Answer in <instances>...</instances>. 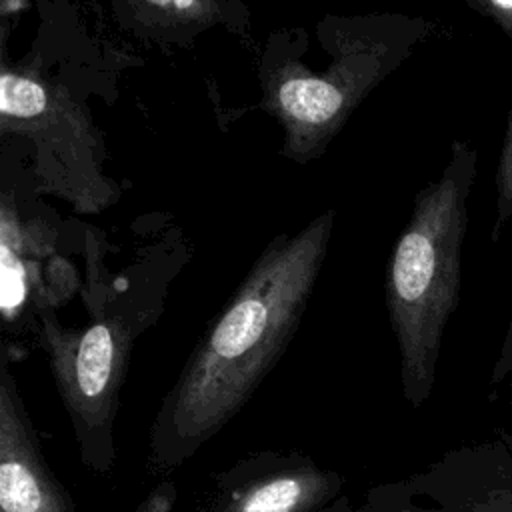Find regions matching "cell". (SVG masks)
<instances>
[{
    "label": "cell",
    "instance_id": "3",
    "mask_svg": "<svg viewBox=\"0 0 512 512\" xmlns=\"http://www.w3.org/2000/svg\"><path fill=\"white\" fill-rule=\"evenodd\" d=\"M432 30L424 18L386 16L372 36L352 30L340 38L324 72L296 60L264 72V104L284 126V154L300 162L322 154L352 110Z\"/></svg>",
    "mask_w": 512,
    "mask_h": 512
},
{
    "label": "cell",
    "instance_id": "2",
    "mask_svg": "<svg viewBox=\"0 0 512 512\" xmlns=\"http://www.w3.org/2000/svg\"><path fill=\"white\" fill-rule=\"evenodd\" d=\"M478 152L454 140L442 174L414 198L386 270V308L400 352L404 398L420 408L436 382L444 328L460 300L462 244Z\"/></svg>",
    "mask_w": 512,
    "mask_h": 512
},
{
    "label": "cell",
    "instance_id": "6",
    "mask_svg": "<svg viewBox=\"0 0 512 512\" xmlns=\"http://www.w3.org/2000/svg\"><path fill=\"white\" fill-rule=\"evenodd\" d=\"M0 512H76L40 452L6 362L0 366Z\"/></svg>",
    "mask_w": 512,
    "mask_h": 512
},
{
    "label": "cell",
    "instance_id": "10",
    "mask_svg": "<svg viewBox=\"0 0 512 512\" xmlns=\"http://www.w3.org/2000/svg\"><path fill=\"white\" fill-rule=\"evenodd\" d=\"M466 6L496 24L512 44V0H466Z\"/></svg>",
    "mask_w": 512,
    "mask_h": 512
},
{
    "label": "cell",
    "instance_id": "4",
    "mask_svg": "<svg viewBox=\"0 0 512 512\" xmlns=\"http://www.w3.org/2000/svg\"><path fill=\"white\" fill-rule=\"evenodd\" d=\"M144 320L146 312L110 302L98 306L84 330L74 332L62 328L48 310H40V344L68 410L80 460L100 474L110 472L116 460L118 398Z\"/></svg>",
    "mask_w": 512,
    "mask_h": 512
},
{
    "label": "cell",
    "instance_id": "5",
    "mask_svg": "<svg viewBox=\"0 0 512 512\" xmlns=\"http://www.w3.org/2000/svg\"><path fill=\"white\" fill-rule=\"evenodd\" d=\"M402 488L430 500L420 512H512V450L502 438L452 450Z\"/></svg>",
    "mask_w": 512,
    "mask_h": 512
},
{
    "label": "cell",
    "instance_id": "1",
    "mask_svg": "<svg viewBox=\"0 0 512 512\" xmlns=\"http://www.w3.org/2000/svg\"><path fill=\"white\" fill-rule=\"evenodd\" d=\"M336 212L282 234L258 256L166 394L150 434V462L184 464L250 400L292 340L320 276Z\"/></svg>",
    "mask_w": 512,
    "mask_h": 512
},
{
    "label": "cell",
    "instance_id": "8",
    "mask_svg": "<svg viewBox=\"0 0 512 512\" xmlns=\"http://www.w3.org/2000/svg\"><path fill=\"white\" fill-rule=\"evenodd\" d=\"M22 228L8 196L0 210V306L6 322H14L28 300V270L22 258Z\"/></svg>",
    "mask_w": 512,
    "mask_h": 512
},
{
    "label": "cell",
    "instance_id": "11",
    "mask_svg": "<svg viewBox=\"0 0 512 512\" xmlns=\"http://www.w3.org/2000/svg\"><path fill=\"white\" fill-rule=\"evenodd\" d=\"M174 502H176V486L172 480H164L138 504L134 512H172Z\"/></svg>",
    "mask_w": 512,
    "mask_h": 512
},
{
    "label": "cell",
    "instance_id": "7",
    "mask_svg": "<svg viewBox=\"0 0 512 512\" xmlns=\"http://www.w3.org/2000/svg\"><path fill=\"white\" fill-rule=\"evenodd\" d=\"M342 488V478L308 458L274 464L234 488L212 512H314Z\"/></svg>",
    "mask_w": 512,
    "mask_h": 512
},
{
    "label": "cell",
    "instance_id": "13",
    "mask_svg": "<svg viewBox=\"0 0 512 512\" xmlns=\"http://www.w3.org/2000/svg\"><path fill=\"white\" fill-rule=\"evenodd\" d=\"M500 438L510 446V450H512V434H508V432H504V434H500Z\"/></svg>",
    "mask_w": 512,
    "mask_h": 512
},
{
    "label": "cell",
    "instance_id": "9",
    "mask_svg": "<svg viewBox=\"0 0 512 512\" xmlns=\"http://www.w3.org/2000/svg\"><path fill=\"white\" fill-rule=\"evenodd\" d=\"M512 218V106L508 112L504 142L500 148L498 168H496V220L492 226V242H498L504 226Z\"/></svg>",
    "mask_w": 512,
    "mask_h": 512
},
{
    "label": "cell",
    "instance_id": "12",
    "mask_svg": "<svg viewBox=\"0 0 512 512\" xmlns=\"http://www.w3.org/2000/svg\"><path fill=\"white\" fill-rule=\"evenodd\" d=\"M512 372V314L508 320V326L504 330V338H502V346L498 352V358L494 362L492 374H490V384L492 386H500V382H504V378Z\"/></svg>",
    "mask_w": 512,
    "mask_h": 512
}]
</instances>
